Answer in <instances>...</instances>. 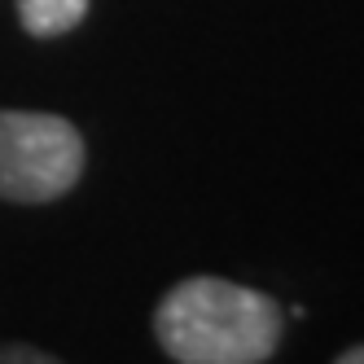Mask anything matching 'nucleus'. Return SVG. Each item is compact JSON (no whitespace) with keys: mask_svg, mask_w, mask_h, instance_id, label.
<instances>
[{"mask_svg":"<svg viewBox=\"0 0 364 364\" xmlns=\"http://www.w3.org/2000/svg\"><path fill=\"white\" fill-rule=\"evenodd\" d=\"M281 333L277 299L224 277H185L154 311V338L180 364H264Z\"/></svg>","mask_w":364,"mask_h":364,"instance_id":"1","label":"nucleus"},{"mask_svg":"<svg viewBox=\"0 0 364 364\" xmlns=\"http://www.w3.org/2000/svg\"><path fill=\"white\" fill-rule=\"evenodd\" d=\"M80 127L44 110H0V202L44 206L66 198L84 176Z\"/></svg>","mask_w":364,"mask_h":364,"instance_id":"2","label":"nucleus"},{"mask_svg":"<svg viewBox=\"0 0 364 364\" xmlns=\"http://www.w3.org/2000/svg\"><path fill=\"white\" fill-rule=\"evenodd\" d=\"M88 5L92 0H18V22H22V31L53 40V36H66L80 27Z\"/></svg>","mask_w":364,"mask_h":364,"instance_id":"3","label":"nucleus"},{"mask_svg":"<svg viewBox=\"0 0 364 364\" xmlns=\"http://www.w3.org/2000/svg\"><path fill=\"white\" fill-rule=\"evenodd\" d=\"M58 355H48V351H36V347H22V343H14V347H0V364H53Z\"/></svg>","mask_w":364,"mask_h":364,"instance_id":"4","label":"nucleus"}]
</instances>
